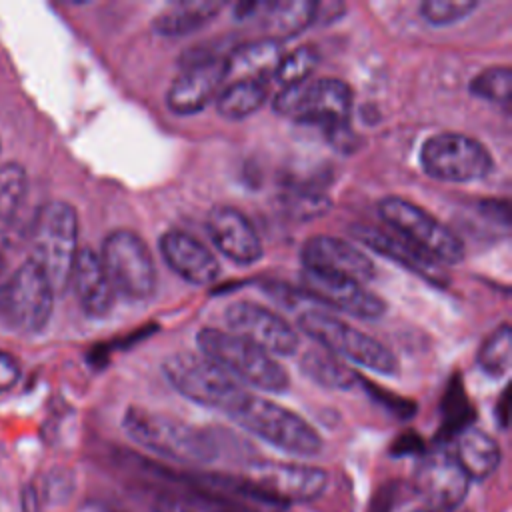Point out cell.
<instances>
[{"instance_id": "cell-1", "label": "cell", "mask_w": 512, "mask_h": 512, "mask_svg": "<svg viewBox=\"0 0 512 512\" xmlns=\"http://www.w3.org/2000/svg\"><path fill=\"white\" fill-rule=\"evenodd\" d=\"M200 478L218 490L284 508L316 500L328 486L324 468L278 460L252 462L240 474H200Z\"/></svg>"}, {"instance_id": "cell-2", "label": "cell", "mask_w": 512, "mask_h": 512, "mask_svg": "<svg viewBox=\"0 0 512 512\" xmlns=\"http://www.w3.org/2000/svg\"><path fill=\"white\" fill-rule=\"evenodd\" d=\"M122 428L140 448L174 464L206 466L220 458V444L214 434L150 408H126Z\"/></svg>"}, {"instance_id": "cell-3", "label": "cell", "mask_w": 512, "mask_h": 512, "mask_svg": "<svg viewBox=\"0 0 512 512\" xmlns=\"http://www.w3.org/2000/svg\"><path fill=\"white\" fill-rule=\"evenodd\" d=\"M196 344L204 358L242 386L270 394L290 388V376L274 356L228 330L204 326L196 334Z\"/></svg>"}, {"instance_id": "cell-4", "label": "cell", "mask_w": 512, "mask_h": 512, "mask_svg": "<svg viewBox=\"0 0 512 512\" xmlns=\"http://www.w3.org/2000/svg\"><path fill=\"white\" fill-rule=\"evenodd\" d=\"M78 212L64 200L42 204L30 226V260L50 280L56 294L68 288L74 260L78 256Z\"/></svg>"}, {"instance_id": "cell-5", "label": "cell", "mask_w": 512, "mask_h": 512, "mask_svg": "<svg viewBox=\"0 0 512 512\" xmlns=\"http://www.w3.org/2000/svg\"><path fill=\"white\" fill-rule=\"evenodd\" d=\"M228 418L258 440L294 456H316L322 452L318 430L282 404L246 392L228 412Z\"/></svg>"}, {"instance_id": "cell-6", "label": "cell", "mask_w": 512, "mask_h": 512, "mask_svg": "<svg viewBox=\"0 0 512 512\" xmlns=\"http://www.w3.org/2000/svg\"><path fill=\"white\" fill-rule=\"evenodd\" d=\"M276 114L296 122L314 124L328 134L346 128L352 114V88L340 78L304 80L280 88L272 100Z\"/></svg>"}, {"instance_id": "cell-7", "label": "cell", "mask_w": 512, "mask_h": 512, "mask_svg": "<svg viewBox=\"0 0 512 512\" xmlns=\"http://www.w3.org/2000/svg\"><path fill=\"white\" fill-rule=\"evenodd\" d=\"M298 330L342 360L382 376L398 374V360L382 342L324 310H304L298 316Z\"/></svg>"}, {"instance_id": "cell-8", "label": "cell", "mask_w": 512, "mask_h": 512, "mask_svg": "<svg viewBox=\"0 0 512 512\" xmlns=\"http://www.w3.org/2000/svg\"><path fill=\"white\" fill-rule=\"evenodd\" d=\"M376 210L380 220L392 228L396 236L420 248L440 264L446 266L464 260L466 248L462 238L422 206L400 196H386L378 202Z\"/></svg>"}, {"instance_id": "cell-9", "label": "cell", "mask_w": 512, "mask_h": 512, "mask_svg": "<svg viewBox=\"0 0 512 512\" xmlns=\"http://www.w3.org/2000/svg\"><path fill=\"white\" fill-rule=\"evenodd\" d=\"M162 374L168 384L186 400L210 410L224 412L226 416L248 392L242 384H238L202 354H172L162 362Z\"/></svg>"}, {"instance_id": "cell-10", "label": "cell", "mask_w": 512, "mask_h": 512, "mask_svg": "<svg viewBox=\"0 0 512 512\" xmlns=\"http://www.w3.org/2000/svg\"><path fill=\"white\" fill-rule=\"evenodd\" d=\"M54 298L50 280L30 258L0 276V312L20 334H38L48 326Z\"/></svg>"}, {"instance_id": "cell-11", "label": "cell", "mask_w": 512, "mask_h": 512, "mask_svg": "<svg viewBox=\"0 0 512 512\" xmlns=\"http://www.w3.org/2000/svg\"><path fill=\"white\" fill-rule=\"evenodd\" d=\"M98 256L116 294L146 300L156 292V264L150 248L136 232L126 228L108 232Z\"/></svg>"}, {"instance_id": "cell-12", "label": "cell", "mask_w": 512, "mask_h": 512, "mask_svg": "<svg viewBox=\"0 0 512 512\" xmlns=\"http://www.w3.org/2000/svg\"><path fill=\"white\" fill-rule=\"evenodd\" d=\"M420 166L434 180L468 184L484 180L494 160L480 140L460 132H438L420 146Z\"/></svg>"}, {"instance_id": "cell-13", "label": "cell", "mask_w": 512, "mask_h": 512, "mask_svg": "<svg viewBox=\"0 0 512 512\" xmlns=\"http://www.w3.org/2000/svg\"><path fill=\"white\" fill-rule=\"evenodd\" d=\"M224 324L228 330L270 356H294L300 348V334L274 310L238 300L226 306Z\"/></svg>"}, {"instance_id": "cell-14", "label": "cell", "mask_w": 512, "mask_h": 512, "mask_svg": "<svg viewBox=\"0 0 512 512\" xmlns=\"http://www.w3.org/2000/svg\"><path fill=\"white\" fill-rule=\"evenodd\" d=\"M226 80V56H190L188 64H184V70L172 80L166 92V106L178 116L198 114L212 100H216Z\"/></svg>"}, {"instance_id": "cell-15", "label": "cell", "mask_w": 512, "mask_h": 512, "mask_svg": "<svg viewBox=\"0 0 512 512\" xmlns=\"http://www.w3.org/2000/svg\"><path fill=\"white\" fill-rule=\"evenodd\" d=\"M414 488L434 510L458 508L470 490V478L448 450H434L420 456L414 470Z\"/></svg>"}, {"instance_id": "cell-16", "label": "cell", "mask_w": 512, "mask_h": 512, "mask_svg": "<svg viewBox=\"0 0 512 512\" xmlns=\"http://www.w3.org/2000/svg\"><path fill=\"white\" fill-rule=\"evenodd\" d=\"M300 284L310 298L354 318L376 320L386 312V302L378 294L344 276L302 268Z\"/></svg>"}, {"instance_id": "cell-17", "label": "cell", "mask_w": 512, "mask_h": 512, "mask_svg": "<svg viewBox=\"0 0 512 512\" xmlns=\"http://www.w3.org/2000/svg\"><path fill=\"white\" fill-rule=\"evenodd\" d=\"M350 236L358 240L362 246H366L368 250L388 258L390 262L398 264L406 272L426 280L436 288H448L452 282L444 264H440L438 260H434L432 256H428L426 252H422L420 248L412 246L410 242H406L396 234L384 232L380 228L356 224V226H350Z\"/></svg>"}, {"instance_id": "cell-18", "label": "cell", "mask_w": 512, "mask_h": 512, "mask_svg": "<svg viewBox=\"0 0 512 512\" xmlns=\"http://www.w3.org/2000/svg\"><path fill=\"white\" fill-rule=\"evenodd\" d=\"M300 260L302 268L344 276L360 284L376 276V264L366 252H362L348 240L328 234L310 236L302 244Z\"/></svg>"}, {"instance_id": "cell-19", "label": "cell", "mask_w": 512, "mask_h": 512, "mask_svg": "<svg viewBox=\"0 0 512 512\" xmlns=\"http://www.w3.org/2000/svg\"><path fill=\"white\" fill-rule=\"evenodd\" d=\"M204 228L218 252L238 266L256 264L264 254L254 224L232 206H214L206 214Z\"/></svg>"}, {"instance_id": "cell-20", "label": "cell", "mask_w": 512, "mask_h": 512, "mask_svg": "<svg viewBox=\"0 0 512 512\" xmlns=\"http://www.w3.org/2000/svg\"><path fill=\"white\" fill-rule=\"evenodd\" d=\"M158 248L168 268L190 284L208 286L220 278L218 258L208 246L184 230H166L158 240Z\"/></svg>"}, {"instance_id": "cell-21", "label": "cell", "mask_w": 512, "mask_h": 512, "mask_svg": "<svg viewBox=\"0 0 512 512\" xmlns=\"http://www.w3.org/2000/svg\"><path fill=\"white\" fill-rule=\"evenodd\" d=\"M68 288L74 290V296L86 316L104 318L110 314L116 292L108 280L100 256L92 248L78 250Z\"/></svg>"}, {"instance_id": "cell-22", "label": "cell", "mask_w": 512, "mask_h": 512, "mask_svg": "<svg viewBox=\"0 0 512 512\" xmlns=\"http://www.w3.org/2000/svg\"><path fill=\"white\" fill-rule=\"evenodd\" d=\"M224 8L218 0H178L152 18V28L160 36L176 38L208 26Z\"/></svg>"}, {"instance_id": "cell-23", "label": "cell", "mask_w": 512, "mask_h": 512, "mask_svg": "<svg viewBox=\"0 0 512 512\" xmlns=\"http://www.w3.org/2000/svg\"><path fill=\"white\" fill-rule=\"evenodd\" d=\"M282 56H284L282 42L278 40L264 36L252 42H244L226 56L228 80L230 82L244 80V78L270 80Z\"/></svg>"}, {"instance_id": "cell-24", "label": "cell", "mask_w": 512, "mask_h": 512, "mask_svg": "<svg viewBox=\"0 0 512 512\" xmlns=\"http://www.w3.org/2000/svg\"><path fill=\"white\" fill-rule=\"evenodd\" d=\"M466 476L472 480H486L500 464V446L484 430L468 426L456 436V450L452 452Z\"/></svg>"}, {"instance_id": "cell-25", "label": "cell", "mask_w": 512, "mask_h": 512, "mask_svg": "<svg viewBox=\"0 0 512 512\" xmlns=\"http://www.w3.org/2000/svg\"><path fill=\"white\" fill-rule=\"evenodd\" d=\"M316 8L318 2L312 0H278V2H264L260 16L264 18V28L268 30L266 38L284 42L308 26L316 24Z\"/></svg>"}, {"instance_id": "cell-26", "label": "cell", "mask_w": 512, "mask_h": 512, "mask_svg": "<svg viewBox=\"0 0 512 512\" xmlns=\"http://www.w3.org/2000/svg\"><path fill=\"white\" fill-rule=\"evenodd\" d=\"M300 372L314 384L330 390H350L360 382V374L352 370L342 358L324 348H308L300 356Z\"/></svg>"}, {"instance_id": "cell-27", "label": "cell", "mask_w": 512, "mask_h": 512, "mask_svg": "<svg viewBox=\"0 0 512 512\" xmlns=\"http://www.w3.org/2000/svg\"><path fill=\"white\" fill-rule=\"evenodd\" d=\"M268 100V80L244 78L228 82L216 96V110L226 120H244Z\"/></svg>"}, {"instance_id": "cell-28", "label": "cell", "mask_w": 512, "mask_h": 512, "mask_svg": "<svg viewBox=\"0 0 512 512\" xmlns=\"http://www.w3.org/2000/svg\"><path fill=\"white\" fill-rule=\"evenodd\" d=\"M28 190V176L22 164H0V238L12 224Z\"/></svg>"}, {"instance_id": "cell-29", "label": "cell", "mask_w": 512, "mask_h": 512, "mask_svg": "<svg viewBox=\"0 0 512 512\" xmlns=\"http://www.w3.org/2000/svg\"><path fill=\"white\" fill-rule=\"evenodd\" d=\"M510 356H512V330L510 324H500L478 348L476 364L482 372L492 378L506 376L510 370Z\"/></svg>"}, {"instance_id": "cell-30", "label": "cell", "mask_w": 512, "mask_h": 512, "mask_svg": "<svg viewBox=\"0 0 512 512\" xmlns=\"http://www.w3.org/2000/svg\"><path fill=\"white\" fill-rule=\"evenodd\" d=\"M320 62V52L314 44H304L284 54L278 62L272 78L280 84V88L300 84L312 76Z\"/></svg>"}, {"instance_id": "cell-31", "label": "cell", "mask_w": 512, "mask_h": 512, "mask_svg": "<svg viewBox=\"0 0 512 512\" xmlns=\"http://www.w3.org/2000/svg\"><path fill=\"white\" fill-rule=\"evenodd\" d=\"M468 88L476 98L502 104L508 108L512 90V70L506 64L484 68L470 80Z\"/></svg>"}, {"instance_id": "cell-32", "label": "cell", "mask_w": 512, "mask_h": 512, "mask_svg": "<svg viewBox=\"0 0 512 512\" xmlns=\"http://www.w3.org/2000/svg\"><path fill=\"white\" fill-rule=\"evenodd\" d=\"M442 428L440 438H452L458 436L462 430H466L472 422V408L466 400L464 388L460 382H452L446 390V398L442 404Z\"/></svg>"}, {"instance_id": "cell-33", "label": "cell", "mask_w": 512, "mask_h": 512, "mask_svg": "<svg viewBox=\"0 0 512 512\" xmlns=\"http://www.w3.org/2000/svg\"><path fill=\"white\" fill-rule=\"evenodd\" d=\"M480 6L478 0H424L418 6L420 18L430 26H452Z\"/></svg>"}, {"instance_id": "cell-34", "label": "cell", "mask_w": 512, "mask_h": 512, "mask_svg": "<svg viewBox=\"0 0 512 512\" xmlns=\"http://www.w3.org/2000/svg\"><path fill=\"white\" fill-rule=\"evenodd\" d=\"M154 512H222L216 504H212L204 494L192 488H182V492L158 494L154 498Z\"/></svg>"}, {"instance_id": "cell-35", "label": "cell", "mask_w": 512, "mask_h": 512, "mask_svg": "<svg viewBox=\"0 0 512 512\" xmlns=\"http://www.w3.org/2000/svg\"><path fill=\"white\" fill-rule=\"evenodd\" d=\"M360 384L364 386L366 392H370L376 398V402H380L386 410L394 412L398 418H410L416 412V404L414 402H410L406 398H400V396H394L388 390H382V388L374 386L372 382H366L362 376H360Z\"/></svg>"}, {"instance_id": "cell-36", "label": "cell", "mask_w": 512, "mask_h": 512, "mask_svg": "<svg viewBox=\"0 0 512 512\" xmlns=\"http://www.w3.org/2000/svg\"><path fill=\"white\" fill-rule=\"evenodd\" d=\"M22 378V366L18 358L6 350H0V396L16 388Z\"/></svg>"}, {"instance_id": "cell-37", "label": "cell", "mask_w": 512, "mask_h": 512, "mask_svg": "<svg viewBox=\"0 0 512 512\" xmlns=\"http://www.w3.org/2000/svg\"><path fill=\"white\" fill-rule=\"evenodd\" d=\"M390 454L392 456H422L424 454V442L418 434L414 432H406V434H400L392 446H390Z\"/></svg>"}, {"instance_id": "cell-38", "label": "cell", "mask_w": 512, "mask_h": 512, "mask_svg": "<svg viewBox=\"0 0 512 512\" xmlns=\"http://www.w3.org/2000/svg\"><path fill=\"white\" fill-rule=\"evenodd\" d=\"M494 414H496V420H498L500 428H506V424H508V390L502 392V396L498 400V408L494 410Z\"/></svg>"}, {"instance_id": "cell-39", "label": "cell", "mask_w": 512, "mask_h": 512, "mask_svg": "<svg viewBox=\"0 0 512 512\" xmlns=\"http://www.w3.org/2000/svg\"><path fill=\"white\" fill-rule=\"evenodd\" d=\"M412 512H440V510H434V508H430V506H422V508H416V510H412Z\"/></svg>"}]
</instances>
